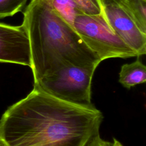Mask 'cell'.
I'll use <instances>...</instances> for the list:
<instances>
[{
	"instance_id": "13",
	"label": "cell",
	"mask_w": 146,
	"mask_h": 146,
	"mask_svg": "<svg viewBox=\"0 0 146 146\" xmlns=\"http://www.w3.org/2000/svg\"><path fill=\"white\" fill-rule=\"evenodd\" d=\"M0 146H6V145L2 141H0Z\"/></svg>"
},
{
	"instance_id": "3",
	"label": "cell",
	"mask_w": 146,
	"mask_h": 146,
	"mask_svg": "<svg viewBox=\"0 0 146 146\" xmlns=\"http://www.w3.org/2000/svg\"><path fill=\"white\" fill-rule=\"evenodd\" d=\"M96 67H63L34 82V87L59 100L81 107H94L91 83Z\"/></svg>"
},
{
	"instance_id": "11",
	"label": "cell",
	"mask_w": 146,
	"mask_h": 146,
	"mask_svg": "<svg viewBox=\"0 0 146 146\" xmlns=\"http://www.w3.org/2000/svg\"><path fill=\"white\" fill-rule=\"evenodd\" d=\"M78 9L88 15H96L102 13L99 0H72Z\"/></svg>"
},
{
	"instance_id": "7",
	"label": "cell",
	"mask_w": 146,
	"mask_h": 146,
	"mask_svg": "<svg viewBox=\"0 0 146 146\" xmlns=\"http://www.w3.org/2000/svg\"><path fill=\"white\" fill-rule=\"evenodd\" d=\"M137 57L135 62L122 65L119 72V83L128 89L146 81V67Z\"/></svg>"
},
{
	"instance_id": "4",
	"label": "cell",
	"mask_w": 146,
	"mask_h": 146,
	"mask_svg": "<svg viewBox=\"0 0 146 146\" xmlns=\"http://www.w3.org/2000/svg\"><path fill=\"white\" fill-rule=\"evenodd\" d=\"M74 29L84 43L95 53L101 61L108 58H127L137 56L112 30L102 11L96 15L77 14Z\"/></svg>"
},
{
	"instance_id": "12",
	"label": "cell",
	"mask_w": 146,
	"mask_h": 146,
	"mask_svg": "<svg viewBox=\"0 0 146 146\" xmlns=\"http://www.w3.org/2000/svg\"><path fill=\"white\" fill-rule=\"evenodd\" d=\"M85 146H123L120 141L113 138L112 141L103 140L99 133L94 135L85 145Z\"/></svg>"
},
{
	"instance_id": "5",
	"label": "cell",
	"mask_w": 146,
	"mask_h": 146,
	"mask_svg": "<svg viewBox=\"0 0 146 146\" xmlns=\"http://www.w3.org/2000/svg\"><path fill=\"white\" fill-rule=\"evenodd\" d=\"M102 11L113 32L137 54L146 53V33L143 32L119 0H99Z\"/></svg>"
},
{
	"instance_id": "6",
	"label": "cell",
	"mask_w": 146,
	"mask_h": 146,
	"mask_svg": "<svg viewBox=\"0 0 146 146\" xmlns=\"http://www.w3.org/2000/svg\"><path fill=\"white\" fill-rule=\"evenodd\" d=\"M0 62L31 67L29 39L22 25L0 23Z\"/></svg>"
},
{
	"instance_id": "9",
	"label": "cell",
	"mask_w": 146,
	"mask_h": 146,
	"mask_svg": "<svg viewBox=\"0 0 146 146\" xmlns=\"http://www.w3.org/2000/svg\"><path fill=\"white\" fill-rule=\"evenodd\" d=\"M132 16L141 30L146 33V0H119Z\"/></svg>"
},
{
	"instance_id": "1",
	"label": "cell",
	"mask_w": 146,
	"mask_h": 146,
	"mask_svg": "<svg viewBox=\"0 0 146 146\" xmlns=\"http://www.w3.org/2000/svg\"><path fill=\"white\" fill-rule=\"evenodd\" d=\"M103 120L102 112L59 100L34 87L0 119L6 146H85Z\"/></svg>"
},
{
	"instance_id": "8",
	"label": "cell",
	"mask_w": 146,
	"mask_h": 146,
	"mask_svg": "<svg viewBox=\"0 0 146 146\" xmlns=\"http://www.w3.org/2000/svg\"><path fill=\"white\" fill-rule=\"evenodd\" d=\"M59 17L73 27L74 21L77 14L82 12L72 0H44Z\"/></svg>"
},
{
	"instance_id": "2",
	"label": "cell",
	"mask_w": 146,
	"mask_h": 146,
	"mask_svg": "<svg viewBox=\"0 0 146 146\" xmlns=\"http://www.w3.org/2000/svg\"><path fill=\"white\" fill-rule=\"evenodd\" d=\"M21 25L29 39L34 82L64 67L97 68L102 62L44 0H30Z\"/></svg>"
},
{
	"instance_id": "10",
	"label": "cell",
	"mask_w": 146,
	"mask_h": 146,
	"mask_svg": "<svg viewBox=\"0 0 146 146\" xmlns=\"http://www.w3.org/2000/svg\"><path fill=\"white\" fill-rule=\"evenodd\" d=\"M27 0H0V19L22 11Z\"/></svg>"
}]
</instances>
